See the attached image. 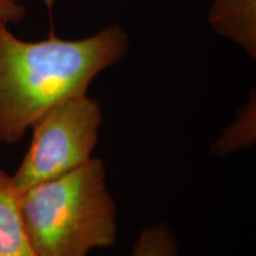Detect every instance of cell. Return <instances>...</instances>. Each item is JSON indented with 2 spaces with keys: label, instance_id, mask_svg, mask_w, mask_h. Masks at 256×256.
<instances>
[{
  "label": "cell",
  "instance_id": "obj_1",
  "mask_svg": "<svg viewBox=\"0 0 256 256\" xmlns=\"http://www.w3.org/2000/svg\"><path fill=\"white\" fill-rule=\"evenodd\" d=\"M130 46L127 32L112 25L83 40L26 42L0 22V142L14 145L46 112L86 94L98 74Z\"/></svg>",
  "mask_w": 256,
  "mask_h": 256
},
{
  "label": "cell",
  "instance_id": "obj_2",
  "mask_svg": "<svg viewBox=\"0 0 256 256\" xmlns=\"http://www.w3.org/2000/svg\"><path fill=\"white\" fill-rule=\"evenodd\" d=\"M18 202L38 256H89L116 241V204L100 158L19 192Z\"/></svg>",
  "mask_w": 256,
  "mask_h": 256
},
{
  "label": "cell",
  "instance_id": "obj_3",
  "mask_svg": "<svg viewBox=\"0 0 256 256\" xmlns=\"http://www.w3.org/2000/svg\"><path fill=\"white\" fill-rule=\"evenodd\" d=\"M102 119L100 104L87 92L72 96L46 112L32 126L26 154L11 174L18 194L89 162L98 145Z\"/></svg>",
  "mask_w": 256,
  "mask_h": 256
},
{
  "label": "cell",
  "instance_id": "obj_4",
  "mask_svg": "<svg viewBox=\"0 0 256 256\" xmlns=\"http://www.w3.org/2000/svg\"><path fill=\"white\" fill-rule=\"evenodd\" d=\"M209 22L216 32L256 56V0H215Z\"/></svg>",
  "mask_w": 256,
  "mask_h": 256
},
{
  "label": "cell",
  "instance_id": "obj_5",
  "mask_svg": "<svg viewBox=\"0 0 256 256\" xmlns=\"http://www.w3.org/2000/svg\"><path fill=\"white\" fill-rule=\"evenodd\" d=\"M0 256H38L25 229L11 174L0 170Z\"/></svg>",
  "mask_w": 256,
  "mask_h": 256
},
{
  "label": "cell",
  "instance_id": "obj_6",
  "mask_svg": "<svg viewBox=\"0 0 256 256\" xmlns=\"http://www.w3.org/2000/svg\"><path fill=\"white\" fill-rule=\"evenodd\" d=\"M256 98H249L235 120L218 136L212 146L215 156H228L250 148L256 139Z\"/></svg>",
  "mask_w": 256,
  "mask_h": 256
},
{
  "label": "cell",
  "instance_id": "obj_7",
  "mask_svg": "<svg viewBox=\"0 0 256 256\" xmlns=\"http://www.w3.org/2000/svg\"><path fill=\"white\" fill-rule=\"evenodd\" d=\"M178 244L174 234L164 223H156L140 232L132 256H176Z\"/></svg>",
  "mask_w": 256,
  "mask_h": 256
},
{
  "label": "cell",
  "instance_id": "obj_8",
  "mask_svg": "<svg viewBox=\"0 0 256 256\" xmlns=\"http://www.w3.org/2000/svg\"><path fill=\"white\" fill-rule=\"evenodd\" d=\"M25 16V8L20 0H0V22L18 23Z\"/></svg>",
  "mask_w": 256,
  "mask_h": 256
}]
</instances>
